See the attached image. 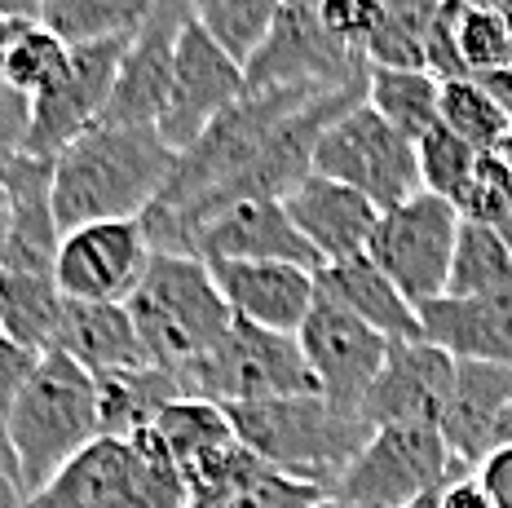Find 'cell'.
Masks as SVG:
<instances>
[{
  "label": "cell",
  "mask_w": 512,
  "mask_h": 508,
  "mask_svg": "<svg viewBox=\"0 0 512 508\" xmlns=\"http://www.w3.org/2000/svg\"><path fill=\"white\" fill-rule=\"evenodd\" d=\"M177 151L155 129L93 124L53 160V221L80 230L93 221H137L164 195Z\"/></svg>",
  "instance_id": "cell-1"
},
{
  "label": "cell",
  "mask_w": 512,
  "mask_h": 508,
  "mask_svg": "<svg viewBox=\"0 0 512 508\" xmlns=\"http://www.w3.org/2000/svg\"><path fill=\"white\" fill-rule=\"evenodd\" d=\"M234 433L265 469L292 482L332 491L336 478L358 460L371 442V420L362 411L336 407L323 394L252 402V407H226Z\"/></svg>",
  "instance_id": "cell-2"
},
{
  "label": "cell",
  "mask_w": 512,
  "mask_h": 508,
  "mask_svg": "<svg viewBox=\"0 0 512 508\" xmlns=\"http://www.w3.org/2000/svg\"><path fill=\"white\" fill-rule=\"evenodd\" d=\"M98 438V380L62 349L40 354L36 372L14 407V420H9V455H14L23 500L45 491Z\"/></svg>",
  "instance_id": "cell-3"
},
{
  "label": "cell",
  "mask_w": 512,
  "mask_h": 508,
  "mask_svg": "<svg viewBox=\"0 0 512 508\" xmlns=\"http://www.w3.org/2000/svg\"><path fill=\"white\" fill-rule=\"evenodd\" d=\"M124 305L133 314V327L151 363L168 367V372L199 363L234 327L226 296L199 257L151 252V266Z\"/></svg>",
  "instance_id": "cell-4"
},
{
  "label": "cell",
  "mask_w": 512,
  "mask_h": 508,
  "mask_svg": "<svg viewBox=\"0 0 512 508\" xmlns=\"http://www.w3.org/2000/svg\"><path fill=\"white\" fill-rule=\"evenodd\" d=\"M23 508H190L186 478L151 429L98 438Z\"/></svg>",
  "instance_id": "cell-5"
},
{
  "label": "cell",
  "mask_w": 512,
  "mask_h": 508,
  "mask_svg": "<svg viewBox=\"0 0 512 508\" xmlns=\"http://www.w3.org/2000/svg\"><path fill=\"white\" fill-rule=\"evenodd\" d=\"M173 376L181 385V398H204L217 407H252V402L318 394V380L309 372L296 336L265 332V327L239 319L212 354Z\"/></svg>",
  "instance_id": "cell-6"
},
{
  "label": "cell",
  "mask_w": 512,
  "mask_h": 508,
  "mask_svg": "<svg viewBox=\"0 0 512 508\" xmlns=\"http://www.w3.org/2000/svg\"><path fill=\"white\" fill-rule=\"evenodd\" d=\"M318 98H323V93H318ZM305 102H309V93H243V98L234 102L226 115H217L186 151H177L168 186L155 204L186 208V204H195V199L212 195V190H221L230 177H239L243 168L256 160L265 137L279 129L296 107H305Z\"/></svg>",
  "instance_id": "cell-7"
},
{
  "label": "cell",
  "mask_w": 512,
  "mask_h": 508,
  "mask_svg": "<svg viewBox=\"0 0 512 508\" xmlns=\"http://www.w3.org/2000/svg\"><path fill=\"white\" fill-rule=\"evenodd\" d=\"M314 173L358 190L362 199L380 208H398L420 195V164H415V142L402 137L393 124H384L367 102L345 111L340 120L318 137Z\"/></svg>",
  "instance_id": "cell-8"
},
{
  "label": "cell",
  "mask_w": 512,
  "mask_h": 508,
  "mask_svg": "<svg viewBox=\"0 0 512 508\" xmlns=\"http://www.w3.org/2000/svg\"><path fill=\"white\" fill-rule=\"evenodd\" d=\"M367 80V58L332 40L314 9H279L270 36L243 62L248 93H336Z\"/></svg>",
  "instance_id": "cell-9"
},
{
  "label": "cell",
  "mask_w": 512,
  "mask_h": 508,
  "mask_svg": "<svg viewBox=\"0 0 512 508\" xmlns=\"http://www.w3.org/2000/svg\"><path fill=\"white\" fill-rule=\"evenodd\" d=\"M455 235H460V213L446 199L420 190L407 204L380 213L376 230H371V243H367V257L420 310V305H429L446 292Z\"/></svg>",
  "instance_id": "cell-10"
},
{
  "label": "cell",
  "mask_w": 512,
  "mask_h": 508,
  "mask_svg": "<svg viewBox=\"0 0 512 508\" xmlns=\"http://www.w3.org/2000/svg\"><path fill=\"white\" fill-rule=\"evenodd\" d=\"M451 473H460V464L437 429H376L327 495L354 508H407L451 482Z\"/></svg>",
  "instance_id": "cell-11"
},
{
  "label": "cell",
  "mask_w": 512,
  "mask_h": 508,
  "mask_svg": "<svg viewBox=\"0 0 512 508\" xmlns=\"http://www.w3.org/2000/svg\"><path fill=\"white\" fill-rule=\"evenodd\" d=\"M159 252L199 257L204 266H217V261H287V266L314 274L323 270L314 248L292 226L283 199H239V204L212 208V213L173 230Z\"/></svg>",
  "instance_id": "cell-12"
},
{
  "label": "cell",
  "mask_w": 512,
  "mask_h": 508,
  "mask_svg": "<svg viewBox=\"0 0 512 508\" xmlns=\"http://www.w3.org/2000/svg\"><path fill=\"white\" fill-rule=\"evenodd\" d=\"M133 36V31H128ZM128 36H106L89 45H71L67 71L45 93L27 102V146L31 160H58L76 137H84L102 120L106 98L115 89V71L128 49Z\"/></svg>",
  "instance_id": "cell-13"
},
{
  "label": "cell",
  "mask_w": 512,
  "mask_h": 508,
  "mask_svg": "<svg viewBox=\"0 0 512 508\" xmlns=\"http://www.w3.org/2000/svg\"><path fill=\"white\" fill-rule=\"evenodd\" d=\"M151 266L142 217L137 221H93L67 230L53 257V283L67 301L84 305H124Z\"/></svg>",
  "instance_id": "cell-14"
},
{
  "label": "cell",
  "mask_w": 512,
  "mask_h": 508,
  "mask_svg": "<svg viewBox=\"0 0 512 508\" xmlns=\"http://www.w3.org/2000/svg\"><path fill=\"white\" fill-rule=\"evenodd\" d=\"M296 341H301V354L318 380V394L327 402H336V407L362 411V398L376 385L384 354H389V341H384L376 327H367L340 301L318 292L314 310L305 314Z\"/></svg>",
  "instance_id": "cell-15"
},
{
  "label": "cell",
  "mask_w": 512,
  "mask_h": 508,
  "mask_svg": "<svg viewBox=\"0 0 512 508\" xmlns=\"http://www.w3.org/2000/svg\"><path fill=\"white\" fill-rule=\"evenodd\" d=\"M243 93H248L243 67L195 18H186V27H181V36H177L173 89H168V107H164V120H159L155 133L164 137L173 151H186V146L195 142L217 115H226Z\"/></svg>",
  "instance_id": "cell-16"
},
{
  "label": "cell",
  "mask_w": 512,
  "mask_h": 508,
  "mask_svg": "<svg viewBox=\"0 0 512 508\" xmlns=\"http://www.w3.org/2000/svg\"><path fill=\"white\" fill-rule=\"evenodd\" d=\"M186 0H155L151 14L128 36V49L115 71V89L106 98L98 124H124V129H159L173 89L177 36L186 27Z\"/></svg>",
  "instance_id": "cell-17"
},
{
  "label": "cell",
  "mask_w": 512,
  "mask_h": 508,
  "mask_svg": "<svg viewBox=\"0 0 512 508\" xmlns=\"http://www.w3.org/2000/svg\"><path fill=\"white\" fill-rule=\"evenodd\" d=\"M455 389V358L433 341H389L376 385L362 398L371 429H442Z\"/></svg>",
  "instance_id": "cell-18"
},
{
  "label": "cell",
  "mask_w": 512,
  "mask_h": 508,
  "mask_svg": "<svg viewBox=\"0 0 512 508\" xmlns=\"http://www.w3.org/2000/svg\"><path fill=\"white\" fill-rule=\"evenodd\" d=\"M208 270L239 323L296 336L305 314L314 310L318 296L314 270L287 266V261H217Z\"/></svg>",
  "instance_id": "cell-19"
},
{
  "label": "cell",
  "mask_w": 512,
  "mask_h": 508,
  "mask_svg": "<svg viewBox=\"0 0 512 508\" xmlns=\"http://www.w3.org/2000/svg\"><path fill=\"white\" fill-rule=\"evenodd\" d=\"M283 208L323 266L367 252L371 230H376V221H380V208L371 204V199H362L358 190L340 186L323 173H309L301 186L287 190Z\"/></svg>",
  "instance_id": "cell-20"
},
{
  "label": "cell",
  "mask_w": 512,
  "mask_h": 508,
  "mask_svg": "<svg viewBox=\"0 0 512 508\" xmlns=\"http://www.w3.org/2000/svg\"><path fill=\"white\" fill-rule=\"evenodd\" d=\"M420 332L424 341L455 358V363H490L512 367V283L490 296L473 301H437L420 305Z\"/></svg>",
  "instance_id": "cell-21"
},
{
  "label": "cell",
  "mask_w": 512,
  "mask_h": 508,
  "mask_svg": "<svg viewBox=\"0 0 512 508\" xmlns=\"http://www.w3.org/2000/svg\"><path fill=\"white\" fill-rule=\"evenodd\" d=\"M512 407V367L455 363V389L442 416V442L460 469L477 473V464L495 451V429Z\"/></svg>",
  "instance_id": "cell-22"
},
{
  "label": "cell",
  "mask_w": 512,
  "mask_h": 508,
  "mask_svg": "<svg viewBox=\"0 0 512 508\" xmlns=\"http://www.w3.org/2000/svg\"><path fill=\"white\" fill-rule=\"evenodd\" d=\"M318 292H327L340 301L349 314H358L367 327H376L384 341H424L420 332V310L389 283L376 261L367 252L349 261H332L318 270Z\"/></svg>",
  "instance_id": "cell-23"
},
{
  "label": "cell",
  "mask_w": 512,
  "mask_h": 508,
  "mask_svg": "<svg viewBox=\"0 0 512 508\" xmlns=\"http://www.w3.org/2000/svg\"><path fill=\"white\" fill-rule=\"evenodd\" d=\"M67 358H76L89 376H106V372H128V367H146L142 336L133 327L128 305H84V301H67L62 314V332L58 345Z\"/></svg>",
  "instance_id": "cell-24"
},
{
  "label": "cell",
  "mask_w": 512,
  "mask_h": 508,
  "mask_svg": "<svg viewBox=\"0 0 512 508\" xmlns=\"http://www.w3.org/2000/svg\"><path fill=\"white\" fill-rule=\"evenodd\" d=\"M93 380H98L102 438H120V442H128L142 429H151L159 411L181 398L177 376L159 363L128 367V372H106V376H93Z\"/></svg>",
  "instance_id": "cell-25"
},
{
  "label": "cell",
  "mask_w": 512,
  "mask_h": 508,
  "mask_svg": "<svg viewBox=\"0 0 512 508\" xmlns=\"http://www.w3.org/2000/svg\"><path fill=\"white\" fill-rule=\"evenodd\" d=\"M67 296L53 274H9L0 270V336L31 354H49L58 345Z\"/></svg>",
  "instance_id": "cell-26"
},
{
  "label": "cell",
  "mask_w": 512,
  "mask_h": 508,
  "mask_svg": "<svg viewBox=\"0 0 512 508\" xmlns=\"http://www.w3.org/2000/svg\"><path fill=\"white\" fill-rule=\"evenodd\" d=\"M151 433L159 438V447L168 451V460L181 469V478H186L195 464H204L208 455H217V451H226V447L239 442V433H234L226 407L204 402V398L168 402V407L155 416Z\"/></svg>",
  "instance_id": "cell-27"
},
{
  "label": "cell",
  "mask_w": 512,
  "mask_h": 508,
  "mask_svg": "<svg viewBox=\"0 0 512 508\" xmlns=\"http://www.w3.org/2000/svg\"><path fill=\"white\" fill-rule=\"evenodd\" d=\"M437 102H442V80L429 71L367 67V107L411 142L437 129Z\"/></svg>",
  "instance_id": "cell-28"
},
{
  "label": "cell",
  "mask_w": 512,
  "mask_h": 508,
  "mask_svg": "<svg viewBox=\"0 0 512 508\" xmlns=\"http://www.w3.org/2000/svg\"><path fill=\"white\" fill-rule=\"evenodd\" d=\"M442 14L464 76L486 80L512 67V23L504 14L473 5V0H442Z\"/></svg>",
  "instance_id": "cell-29"
},
{
  "label": "cell",
  "mask_w": 512,
  "mask_h": 508,
  "mask_svg": "<svg viewBox=\"0 0 512 508\" xmlns=\"http://www.w3.org/2000/svg\"><path fill=\"white\" fill-rule=\"evenodd\" d=\"M512 283V252L504 248L495 226H477V221H460L451 252V274H446V292L451 301H473V296H490Z\"/></svg>",
  "instance_id": "cell-30"
},
{
  "label": "cell",
  "mask_w": 512,
  "mask_h": 508,
  "mask_svg": "<svg viewBox=\"0 0 512 508\" xmlns=\"http://www.w3.org/2000/svg\"><path fill=\"white\" fill-rule=\"evenodd\" d=\"M151 5L155 0H40V23L58 31L67 45H89L137 31Z\"/></svg>",
  "instance_id": "cell-31"
},
{
  "label": "cell",
  "mask_w": 512,
  "mask_h": 508,
  "mask_svg": "<svg viewBox=\"0 0 512 508\" xmlns=\"http://www.w3.org/2000/svg\"><path fill=\"white\" fill-rule=\"evenodd\" d=\"M186 9H190V18H195V23L243 67V62L256 54V45L270 36L283 0H186Z\"/></svg>",
  "instance_id": "cell-32"
},
{
  "label": "cell",
  "mask_w": 512,
  "mask_h": 508,
  "mask_svg": "<svg viewBox=\"0 0 512 508\" xmlns=\"http://www.w3.org/2000/svg\"><path fill=\"white\" fill-rule=\"evenodd\" d=\"M437 124L464 137L473 151H495L512 133L508 111L495 102V93L482 80H442V102H437Z\"/></svg>",
  "instance_id": "cell-33"
},
{
  "label": "cell",
  "mask_w": 512,
  "mask_h": 508,
  "mask_svg": "<svg viewBox=\"0 0 512 508\" xmlns=\"http://www.w3.org/2000/svg\"><path fill=\"white\" fill-rule=\"evenodd\" d=\"M67 58H71V45L58 36V31H49L45 23H27L18 31L5 67H0V84H9V89L23 93L31 102L36 93H45L49 84L67 71Z\"/></svg>",
  "instance_id": "cell-34"
},
{
  "label": "cell",
  "mask_w": 512,
  "mask_h": 508,
  "mask_svg": "<svg viewBox=\"0 0 512 508\" xmlns=\"http://www.w3.org/2000/svg\"><path fill=\"white\" fill-rule=\"evenodd\" d=\"M477 155H482V151H473L464 137H455L451 129H442V124H437L433 133H424L420 142H415L420 190H424V195L446 199V204L455 208V199H460V190L468 186V177H473V168H477Z\"/></svg>",
  "instance_id": "cell-35"
},
{
  "label": "cell",
  "mask_w": 512,
  "mask_h": 508,
  "mask_svg": "<svg viewBox=\"0 0 512 508\" xmlns=\"http://www.w3.org/2000/svg\"><path fill=\"white\" fill-rule=\"evenodd\" d=\"M508 208H512V173H508V164L499 160L495 151H482L477 155L473 177H468V186L460 190V199H455V213H460V221L499 226V217H504Z\"/></svg>",
  "instance_id": "cell-36"
},
{
  "label": "cell",
  "mask_w": 512,
  "mask_h": 508,
  "mask_svg": "<svg viewBox=\"0 0 512 508\" xmlns=\"http://www.w3.org/2000/svg\"><path fill=\"white\" fill-rule=\"evenodd\" d=\"M314 14L327 36L362 54L371 45V36L384 27V0H323Z\"/></svg>",
  "instance_id": "cell-37"
},
{
  "label": "cell",
  "mask_w": 512,
  "mask_h": 508,
  "mask_svg": "<svg viewBox=\"0 0 512 508\" xmlns=\"http://www.w3.org/2000/svg\"><path fill=\"white\" fill-rule=\"evenodd\" d=\"M323 500V491L318 486H305V482H292L283 478V473H265V478H256L252 486H243L239 495H230L226 504L217 508H314Z\"/></svg>",
  "instance_id": "cell-38"
},
{
  "label": "cell",
  "mask_w": 512,
  "mask_h": 508,
  "mask_svg": "<svg viewBox=\"0 0 512 508\" xmlns=\"http://www.w3.org/2000/svg\"><path fill=\"white\" fill-rule=\"evenodd\" d=\"M36 363H40V354H31V349L0 336V451L5 455H9V420H14V407H18V398H23ZM9 460H14V455H9Z\"/></svg>",
  "instance_id": "cell-39"
},
{
  "label": "cell",
  "mask_w": 512,
  "mask_h": 508,
  "mask_svg": "<svg viewBox=\"0 0 512 508\" xmlns=\"http://www.w3.org/2000/svg\"><path fill=\"white\" fill-rule=\"evenodd\" d=\"M477 482H482L486 500L495 508H512V447H495L477 464Z\"/></svg>",
  "instance_id": "cell-40"
},
{
  "label": "cell",
  "mask_w": 512,
  "mask_h": 508,
  "mask_svg": "<svg viewBox=\"0 0 512 508\" xmlns=\"http://www.w3.org/2000/svg\"><path fill=\"white\" fill-rule=\"evenodd\" d=\"M437 508H495L486 500L482 482H477V473H451V482H442V491H437Z\"/></svg>",
  "instance_id": "cell-41"
},
{
  "label": "cell",
  "mask_w": 512,
  "mask_h": 508,
  "mask_svg": "<svg viewBox=\"0 0 512 508\" xmlns=\"http://www.w3.org/2000/svg\"><path fill=\"white\" fill-rule=\"evenodd\" d=\"M0 508H23V486H18V469L5 451H0Z\"/></svg>",
  "instance_id": "cell-42"
},
{
  "label": "cell",
  "mask_w": 512,
  "mask_h": 508,
  "mask_svg": "<svg viewBox=\"0 0 512 508\" xmlns=\"http://www.w3.org/2000/svg\"><path fill=\"white\" fill-rule=\"evenodd\" d=\"M482 84H486L490 93H495V102L508 111V120H512V67H508V71H499V76H486Z\"/></svg>",
  "instance_id": "cell-43"
},
{
  "label": "cell",
  "mask_w": 512,
  "mask_h": 508,
  "mask_svg": "<svg viewBox=\"0 0 512 508\" xmlns=\"http://www.w3.org/2000/svg\"><path fill=\"white\" fill-rule=\"evenodd\" d=\"M9 235H14V195H9L5 177H0V252H5Z\"/></svg>",
  "instance_id": "cell-44"
},
{
  "label": "cell",
  "mask_w": 512,
  "mask_h": 508,
  "mask_svg": "<svg viewBox=\"0 0 512 508\" xmlns=\"http://www.w3.org/2000/svg\"><path fill=\"white\" fill-rule=\"evenodd\" d=\"M0 14L23 18V23H40V0H0Z\"/></svg>",
  "instance_id": "cell-45"
},
{
  "label": "cell",
  "mask_w": 512,
  "mask_h": 508,
  "mask_svg": "<svg viewBox=\"0 0 512 508\" xmlns=\"http://www.w3.org/2000/svg\"><path fill=\"white\" fill-rule=\"evenodd\" d=\"M23 27H27L23 18H9V14H0V67H5L9 49H14V40H18V31H23Z\"/></svg>",
  "instance_id": "cell-46"
},
{
  "label": "cell",
  "mask_w": 512,
  "mask_h": 508,
  "mask_svg": "<svg viewBox=\"0 0 512 508\" xmlns=\"http://www.w3.org/2000/svg\"><path fill=\"white\" fill-rule=\"evenodd\" d=\"M495 447H512V407L504 411V420H499V429H495Z\"/></svg>",
  "instance_id": "cell-47"
},
{
  "label": "cell",
  "mask_w": 512,
  "mask_h": 508,
  "mask_svg": "<svg viewBox=\"0 0 512 508\" xmlns=\"http://www.w3.org/2000/svg\"><path fill=\"white\" fill-rule=\"evenodd\" d=\"M495 230H499V239H504V248L512 252V208H508L504 217H499V226H495Z\"/></svg>",
  "instance_id": "cell-48"
},
{
  "label": "cell",
  "mask_w": 512,
  "mask_h": 508,
  "mask_svg": "<svg viewBox=\"0 0 512 508\" xmlns=\"http://www.w3.org/2000/svg\"><path fill=\"white\" fill-rule=\"evenodd\" d=\"M495 155H499V160H504V164H508V173H512V133H508V137H504V142H499V146H495Z\"/></svg>",
  "instance_id": "cell-49"
},
{
  "label": "cell",
  "mask_w": 512,
  "mask_h": 508,
  "mask_svg": "<svg viewBox=\"0 0 512 508\" xmlns=\"http://www.w3.org/2000/svg\"><path fill=\"white\" fill-rule=\"evenodd\" d=\"M283 5H287V9H318L323 0H283Z\"/></svg>",
  "instance_id": "cell-50"
}]
</instances>
